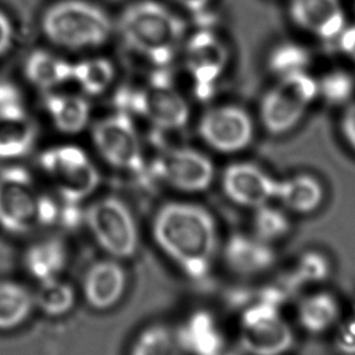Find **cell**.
<instances>
[{
	"label": "cell",
	"instance_id": "cell-1",
	"mask_svg": "<svg viewBox=\"0 0 355 355\" xmlns=\"http://www.w3.org/2000/svg\"><path fill=\"white\" fill-rule=\"evenodd\" d=\"M153 235L163 253L191 280H203L218 246L212 213L195 203L169 202L158 209Z\"/></svg>",
	"mask_w": 355,
	"mask_h": 355
},
{
	"label": "cell",
	"instance_id": "cell-2",
	"mask_svg": "<svg viewBox=\"0 0 355 355\" xmlns=\"http://www.w3.org/2000/svg\"><path fill=\"white\" fill-rule=\"evenodd\" d=\"M184 31L183 21L167 6L153 0L129 6L119 21L124 44L158 66L172 61L183 40Z\"/></svg>",
	"mask_w": 355,
	"mask_h": 355
},
{
	"label": "cell",
	"instance_id": "cell-3",
	"mask_svg": "<svg viewBox=\"0 0 355 355\" xmlns=\"http://www.w3.org/2000/svg\"><path fill=\"white\" fill-rule=\"evenodd\" d=\"M110 16L87 0H61L42 17V31L53 44L69 50L94 49L112 33Z\"/></svg>",
	"mask_w": 355,
	"mask_h": 355
},
{
	"label": "cell",
	"instance_id": "cell-4",
	"mask_svg": "<svg viewBox=\"0 0 355 355\" xmlns=\"http://www.w3.org/2000/svg\"><path fill=\"white\" fill-rule=\"evenodd\" d=\"M319 96L318 80L306 72L279 77L259 106L263 127L272 135H284L296 128Z\"/></svg>",
	"mask_w": 355,
	"mask_h": 355
},
{
	"label": "cell",
	"instance_id": "cell-5",
	"mask_svg": "<svg viewBox=\"0 0 355 355\" xmlns=\"http://www.w3.org/2000/svg\"><path fill=\"white\" fill-rule=\"evenodd\" d=\"M40 167L61 200L79 203L99 185L98 169L88 155L74 145L48 148L40 156Z\"/></svg>",
	"mask_w": 355,
	"mask_h": 355
},
{
	"label": "cell",
	"instance_id": "cell-6",
	"mask_svg": "<svg viewBox=\"0 0 355 355\" xmlns=\"http://www.w3.org/2000/svg\"><path fill=\"white\" fill-rule=\"evenodd\" d=\"M85 224L105 252L117 259L137 253L139 232L133 213L117 198H101L84 213Z\"/></svg>",
	"mask_w": 355,
	"mask_h": 355
},
{
	"label": "cell",
	"instance_id": "cell-7",
	"mask_svg": "<svg viewBox=\"0 0 355 355\" xmlns=\"http://www.w3.org/2000/svg\"><path fill=\"white\" fill-rule=\"evenodd\" d=\"M123 112H134L162 130L184 128L190 107L183 95L167 79L155 78L143 88L129 89L119 95Z\"/></svg>",
	"mask_w": 355,
	"mask_h": 355
},
{
	"label": "cell",
	"instance_id": "cell-8",
	"mask_svg": "<svg viewBox=\"0 0 355 355\" xmlns=\"http://www.w3.org/2000/svg\"><path fill=\"white\" fill-rule=\"evenodd\" d=\"M293 332L282 319L279 306L257 302L243 311L240 345L250 355H282L293 345Z\"/></svg>",
	"mask_w": 355,
	"mask_h": 355
},
{
	"label": "cell",
	"instance_id": "cell-9",
	"mask_svg": "<svg viewBox=\"0 0 355 355\" xmlns=\"http://www.w3.org/2000/svg\"><path fill=\"white\" fill-rule=\"evenodd\" d=\"M93 141L100 156L110 166L137 175L148 173L138 132L129 114L123 111L95 124Z\"/></svg>",
	"mask_w": 355,
	"mask_h": 355
},
{
	"label": "cell",
	"instance_id": "cell-10",
	"mask_svg": "<svg viewBox=\"0 0 355 355\" xmlns=\"http://www.w3.org/2000/svg\"><path fill=\"white\" fill-rule=\"evenodd\" d=\"M40 193L30 173L21 167L0 172V227L16 235L30 232L38 225Z\"/></svg>",
	"mask_w": 355,
	"mask_h": 355
},
{
	"label": "cell",
	"instance_id": "cell-11",
	"mask_svg": "<svg viewBox=\"0 0 355 355\" xmlns=\"http://www.w3.org/2000/svg\"><path fill=\"white\" fill-rule=\"evenodd\" d=\"M150 174L184 193H202L214 180L211 158L195 148H168L158 153L151 163Z\"/></svg>",
	"mask_w": 355,
	"mask_h": 355
},
{
	"label": "cell",
	"instance_id": "cell-12",
	"mask_svg": "<svg viewBox=\"0 0 355 355\" xmlns=\"http://www.w3.org/2000/svg\"><path fill=\"white\" fill-rule=\"evenodd\" d=\"M198 133L217 153H241L254 138V123L251 114L240 106L220 105L202 114Z\"/></svg>",
	"mask_w": 355,
	"mask_h": 355
},
{
	"label": "cell",
	"instance_id": "cell-13",
	"mask_svg": "<svg viewBox=\"0 0 355 355\" xmlns=\"http://www.w3.org/2000/svg\"><path fill=\"white\" fill-rule=\"evenodd\" d=\"M224 193L232 202L247 208L269 205L277 196V179L254 163H232L223 173Z\"/></svg>",
	"mask_w": 355,
	"mask_h": 355
},
{
	"label": "cell",
	"instance_id": "cell-14",
	"mask_svg": "<svg viewBox=\"0 0 355 355\" xmlns=\"http://www.w3.org/2000/svg\"><path fill=\"white\" fill-rule=\"evenodd\" d=\"M229 53L223 40L209 31H200L185 46V66L201 95L212 88L227 67Z\"/></svg>",
	"mask_w": 355,
	"mask_h": 355
},
{
	"label": "cell",
	"instance_id": "cell-15",
	"mask_svg": "<svg viewBox=\"0 0 355 355\" xmlns=\"http://www.w3.org/2000/svg\"><path fill=\"white\" fill-rule=\"evenodd\" d=\"M288 15L300 30L318 40L338 38L347 25L342 0H290Z\"/></svg>",
	"mask_w": 355,
	"mask_h": 355
},
{
	"label": "cell",
	"instance_id": "cell-16",
	"mask_svg": "<svg viewBox=\"0 0 355 355\" xmlns=\"http://www.w3.org/2000/svg\"><path fill=\"white\" fill-rule=\"evenodd\" d=\"M127 274L119 261H95L84 275L83 295L89 306L96 311H107L123 297Z\"/></svg>",
	"mask_w": 355,
	"mask_h": 355
},
{
	"label": "cell",
	"instance_id": "cell-17",
	"mask_svg": "<svg viewBox=\"0 0 355 355\" xmlns=\"http://www.w3.org/2000/svg\"><path fill=\"white\" fill-rule=\"evenodd\" d=\"M224 257L232 272L243 277L266 272L277 261V254L270 243L245 234L230 236L225 245Z\"/></svg>",
	"mask_w": 355,
	"mask_h": 355
},
{
	"label": "cell",
	"instance_id": "cell-18",
	"mask_svg": "<svg viewBox=\"0 0 355 355\" xmlns=\"http://www.w3.org/2000/svg\"><path fill=\"white\" fill-rule=\"evenodd\" d=\"M177 337L183 350L193 355H224L227 350L222 332L207 311L190 316Z\"/></svg>",
	"mask_w": 355,
	"mask_h": 355
},
{
	"label": "cell",
	"instance_id": "cell-19",
	"mask_svg": "<svg viewBox=\"0 0 355 355\" xmlns=\"http://www.w3.org/2000/svg\"><path fill=\"white\" fill-rule=\"evenodd\" d=\"M275 200L292 212L309 214L322 205L324 188L315 177L302 173L277 180Z\"/></svg>",
	"mask_w": 355,
	"mask_h": 355
},
{
	"label": "cell",
	"instance_id": "cell-20",
	"mask_svg": "<svg viewBox=\"0 0 355 355\" xmlns=\"http://www.w3.org/2000/svg\"><path fill=\"white\" fill-rule=\"evenodd\" d=\"M37 138L35 122L25 111L0 114V159H16L30 153Z\"/></svg>",
	"mask_w": 355,
	"mask_h": 355
},
{
	"label": "cell",
	"instance_id": "cell-21",
	"mask_svg": "<svg viewBox=\"0 0 355 355\" xmlns=\"http://www.w3.org/2000/svg\"><path fill=\"white\" fill-rule=\"evenodd\" d=\"M67 248L59 239H45L28 247L24 257L26 270L38 282L59 279L67 266Z\"/></svg>",
	"mask_w": 355,
	"mask_h": 355
},
{
	"label": "cell",
	"instance_id": "cell-22",
	"mask_svg": "<svg viewBox=\"0 0 355 355\" xmlns=\"http://www.w3.org/2000/svg\"><path fill=\"white\" fill-rule=\"evenodd\" d=\"M44 107L55 127L64 134L82 132L90 117L89 103L79 95L49 93Z\"/></svg>",
	"mask_w": 355,
	"mask_h": 355
},
{
	"label": "cell",
	"instance_id": "cell-23",
	"mask_svg": "<svg viewBox=\"0 0 355 355\" xmlns=\"http://www.w3.org/2000/svg\"><path fill=\"white\" fill-rule=\"evenodd\" d=\"M25 76L31 84L43 90H53L72 79V64L45 50H35L27 56Z\"/></svg>",
	"mask_w": 355,
	"mask_h": 355
},
{
	"label": "cell",
	"instance_id": "cell-24",
	"mask_svg": "<svg viewBox=\"0 0 355 355\" xmlns=\"http://www.w3.org/2000/svg\"><path fill=\"white\" fill-rule=\"evenodd\" d=\"M35 308L33 295L14 282H0V331L22 325Z\"/></svg>",
	"mask_w": 355,
	"mask_h": 355
},
{
	"label": "cell",
	"instance_id": "cell-25",
	"mask_svg": "<svg viewBox=\"0 0 355 355\" xmlns=\"http://www.w3.org/2000/svg\"><path fill=\"white\" fill-rule=\"evenodd\" d=\"M340 318V304L327 292H318L306 297L298 308V320L311 334H322Z\"/></svg>",
	"mask_w": 355,
	"mask_h": 355
},
{
	"label": "cell",
	"instance_id": "cell-26",
	"mask_svg": "<svg viewBox=\"0 0 355 355\" xmlns=\"http://www.w3.org/2000/svg\"><path fill=\"white\" fill-rule=\"evenodd\" d=\"M114 79V64L104 58H93L72 64L71 82L77 84L84 94L89 96L104 94Z\"/></svg>",
	"mask_w": 355,
	"mask_h": 355
},
{
	"label": "cell",
	"instance_id": "cell-27",
	"mask_svg": "<svg viewBox=\"0 0 355 355\" xmlns=\"http://www.w3.org/2000/svg\"><path fill=\"white\" fill-rule=\"evenodd\" d=\"M35 306L49 316H62L72 311L76 303L73 287L59 279L40 282L33 295Z\"/></svg>",
	"mask_w": 355,
	"mask_h": 355
},
{
	"label": "cell",
	"instance_id": "cell-28",
	"mask_svg": "<svg viewBox=\"0 0 355 355\" xmlns=\"http://www.w3.org/2000/svg\"><path fill=\"white\" fill-rule=\"evenodd\" d=\"M129 355H183V348L168 327L153 325L139 334Z\"/></svg>",
	"mask_w": 355,
	"mask_h": 355
},
{
	"label": "cell",
	"instance_id": "cell-29",
	"mask_svg": "<svg viewBox=\"0 0 355 355\" xmlns=\"http://www.w3.org/2000/svg\"><path fill=\"white\" fill-rule=\"evenodd\" d=\"M254 236L261 241L272 243L288 235L291 230V222L285 213L279 208L269 205L256 208L253 218Z\"/></svg>",
	"mask_w": 355,
	"mask_h": 355
},
{
	"label": "cell",
	"instance_id": "cell-30",
	"mask_svg": "<svg viewBox=\"0 0 355 355\" xmlns=\"http://www.w3.org/2000/svg\"><path fill=\"white\" fill-rule=\"evenodd\" d=\"M309 64V55L301 45L284 43L272 50L269 58V66L279 77L287 74L306 72Z\"/></svg>",
	"mask_w": 355,
	"mask_h": 355
},
{
	"label": "cell",
	"instance_id": "cell-31",
	"mask_svg": "<svg viewBox=\"0 0 355 355\" xmlns=\"http://www.w3.org/2000/svg\"><path fill=\"white\" fill-rule=\"evenodd\" d=\"M330 275V264L319 252H306L297 263L292 277V286L324 282Z\"/></svg>",
	"mask_w": 355,
	"mask_h": 355
},
{
	"label": "cell",
	"instance_id": "cell-32",
	"mask_svg": "<svg viewBox=\"0 0 355 355\" xmlns=\"http://www.w3.org/2000/svg\"><path fill=\"white\" fill-rule=\"evenodd\" d=\"M318 89L330 104H343L354 93V79L345 71H332L318 80Z\"/></svg>",
	"mask_w": 355,
	"mask_h": 355
},
{
	"label": "cell",
	"instance_id": "cell-33",
	"mask_svg": "<svg viewBox=\"0 0 355 355\" xmlns=\"http://www.w3.org/2000/svg\"><path fill=\"white\" fill-rule=\"evenodd\" d=\"M25 111L20 90L15 84L0 80V114Z\"/></svg>",
	"mask_w": 355,
	"mask_h": 355
},
{
	"label": "cell",
	"instance_id": "cell-34",
	"mask_svg": "<svg viewBox=\"0 0 355 355\" xmlns=\"http://www.w3.org/2000/svg\"><path fill=\"white\" fill-rule=\"evenodd\" d=\"M336 345L340 353L355 355V318L345 321L336 336Z\"/></svg>",
	"mask_w": 355,
	"mask_h": 355
},
{
	"label": "cell",
	"instance_id": "cell-35",
	"mask_svg": "<svg viewBox=\"0 0 355 355\" xmlns=\"http://www.w3.org/2000/svg\"><path fill=\"white\" fill-rule=\"evenodd\" d=\"M340 132L347 144L355 151V103L350 104L342 114Z\"/></svg>",
	"mask_w": 355,
	"mask_h": 355
},
{
	"label": "cell",
	"instance_id": "cell-36",
	"mask_svg": "<svg viewBox=\"0 0 355 355\" xmlns=\"http://www.w3.org/2000/svg\"><path fill=\"white\" fill-rule=\"evenodd\" d=\"M14 40V26L6 12L0 10V56L10 49Z\"/></svg>",
	"mask_w": 355,
	"mask_h": 355
},
{
	"label": "cell",
	"instance_id": "cell-37",
	"mask_svg": "<svg viewBox=\"0 0 355 355\" xmlns=\"http://www.w3.org/2000/svg\"><path fill=\"white\" fill-rule=\"evenodd\" d=\"M178 6H182L190 12H201L207 8L211 0H174Z\"/></svg>",
	"mask_w": 355,
	"mask_h": 355
}]
</instances>
